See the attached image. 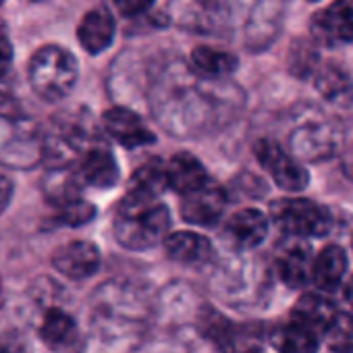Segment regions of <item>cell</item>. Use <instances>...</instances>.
<instances>
[{
	"mask_svg": "<svg viewBox=\"0 0 353 353\" xmlns=\"http://www.w3.org/2000/svg\"><path fill=\"white\" fill-rule=\"evenodd\" d=\"M316 90L334 106H349L353 102V81L339 65L326 63L316 69Z\"/></svg>",
	"mask_w": 353,
	"mask_h": 353,
	"instance_id": "obj_18",
	"label": "cell"
},
{
	"mask_svg": "<svg viewBox=\"0 0 353 353\" xmlns=\"http://www.w3.org/2000/svg\"><path fill=\"white\" fill-rule=\"evenodd\" d=\"M227 206V194L221 185L206 181L196 192L183 196L181 202V216L183 221L200 227H212L219 223Z\"/></svg>",
	"mask_w": 353,
	"mask_h": 353,
	"instance_id": "obj_7",
	"label": "cell"
},
{
	"mask_svg": "<svg viewBox=\"0 0 353 353\" xmlns=\"http://www.w3.org/2000/svg\"><path fill=\"white\" fill-rule=\"evenodd\" d=\"M81 185L110 190L117 185L121 170L114 156L106 148H90L81 156L79 164L75 166Z\"/></svg>",
	"mask_w": 353,
	"mask_h": 353,
	"instance_id": "obj_10",
	"label": "cell"
},
{
	"mask_svg": "<svg viewBox=\"0 0 353 353\" xmlns=\"http://www.w3.org/2000/svg\"><path fill=\"white\" fill-rule=\"evenodd\" d=\"M316 65H318V52H316L314 44L305 42V40H297L291 48V54H289L291 73L305 77V75L316 71Z\"/></svg>",
	"mask_w": 353,
	"mask_h": 353,
	"instance_id": "obj_25",
	"label": "cell"
},
{
	"mask_svg": "<svg viewBox=\"0 0 353 353\" xmlns=\"http://www.w3.org/2000/svg\"><path fill=\"white\" fill-rule=\"evenodd\" d=\"M40 336L50 349L59 353H73L79 343V328L73 316L61 307H52L40 324Z\"/></svg>",
	"mask_w": 353,
	"mask_h": 353,
	"instance_id": "obj_13",
	"label": "cell"
},
{
	"mask_svg": "<svg viewBox=\"0 0 353 353\" xmlns=\"http://www.w3.org/2000/svg\"><path fill=\"white\" fill-rule=\"evenodd\" d=\"M192 69L208 79H216V77H227L231 73H235V69L239 67V61L235 54L219 50V48H210V46H198L194 48L192 57H190Z\"/></svg>",
	"mask_w": 353,
	"mask_h": 353,
	"instance_id": "obj_20",
	"label": "cell"
},
{
	"mask_svg": "<svg viewBox=\"0 0 353 353\" xmlns=\"http://www.w3.org/2000/svg\"><path fill=\"white\" fill-rule=\"evenodd\" d=\"M81 181L73 166H54L44 176V192L48 200L57 206L81 198Z\"/></svg>",
	"mask_w": 353,
	"mask_h": 353,
	"instance_id": "obj_21",
	"label": "cell"
},
{
	"mask_svg": "<svg viewBox=\"0 0 353 353\" xmlns=\"http://www.w3.org/2000/svg\"><path fill=\"white\" fill-rule=\"evenodd\" d=\"M0 353H26V343L17 334L0 336Z\"/></svg>",
	"mask_w": 353,
	"mask_h": 353,
	"instance_id": "obj_29",
	"label": "cell"
},
{
	"mask_svg": "<svg viewBox=\"0 0 353 353\" xmlns=\"http://www.w3.org/2000/svg\"><path fill=\"white\" fill-rule=\"evenodd\" d=\"M114 32L117 23L112 13L104 7H96L81 19L77 28V40L81 48L88 50L90 54H100L112 44Z\"/></svg>",
	"mask_w": 353,
	"mask_h": 353,
	"instance_id": "obj_11",
	"label": "cell"
},
{
	"mask_svg": "<svg viewBox=\"0 0 353 353\" xmlns=\"http://www.w3.org/2000/svg\"><path fill=\"white\" fill-rule=\"evenodd\" d=\"M164 166H166L168 188L174 190V192H179L181 196H188V194L196 192L198 188H202L208 181L204 164L196 156H192L188 152L174 154Z\"/></svg>",
	"mask_w": 353,
	"mask_h": 353,
	"instance_id": "obj_14",
	"label": "cell"
},
{
	"mask_svg": "<svg viewBox=\"0 0 353 353\" xmlns=\"http://www.w3.org/2000/svg\"><path fill=\"white\" fill-rule=\"evenodd\" d=\"M312 3H316V0H312Z\"/></svg>",
	"mask_w": 353,
	"mask_h": 353,
	"instance_id": "obj_32",
	"label": "cell"
},
{
	"mask_svg": "<svg viewBox=\"0 0 353 353\" xmlns=\"http://www.w3.org/2000/svg\"><path fill=\"white\" fill-rule=\"evenodd\" d=\"M102 125L106 133L123 148H141L154 141V133L145 127V123L133 110L123 106L106 110L102 117Z\"/></svg>",
	"mask_w": 353,
	"mask_h": 353,
	"instance_id": "obj_8",
	"label": "cell"
},
{
	"mask_svg": "<svg viewBox=\"0 0 353 353\" xmlns=\"http://www.w3.org/2000/svg\"><path fill=\"white\" fill-rule=\"evenodd\" d=\"M225 233L235 248L250 250V248L260 245L266 239L268 219L264 212H260L256 208H243L229 219Z\"/></svg>",
	"mask_w": 353,
	"mask_h": 353,
	"instance_id": "obj_12",
	"label": "cell"
},
{
	"mask_svg": "<svg viewBox=\"0 0 353 353\" xmlns=\"http://www.w3.org/2000/svg\"><path fill=\"white\" fill-rule=\"evenodd\" d=\"M347 270V256L339 245H328L312 262V281L322 291H332L341 285Z\"/></svg>",
	"mask_w": 353,
	"mask_h": 353,
	"instance_id": "obj_19",
	"label": "cell"
},
{
	"mask_svg": "<svg viewBox=\"0 0 353 353\" xmlns=\"http://www.w3.org/2000/svg\"><path fill=\"white\" fill-rule=\"evenodd\" d=\"M314 40L324 46L353 44V0H334L318 11L310 23Z\"/></svg>",
	"mask_w": 353,
	"mask_h": 353,
	"instance_id": "obj_6",
	"label": "cell"
},
{
	"mask_svg": "<svg viewBox=\"0 0 353 353\" xmlns=\"http://www.w3.org/2000/svg\"><path fill=\"white\" fill-rule=\"evenodd\" d=\"M11 196H13V181H11V176L5 170H0V212H3L9 206Z\"/></svg>",
	"mask_w": 353,
	"mask_h": 353,
	"instance_id": "obj_30",
	"label": "cell"
},
{
	"mask_svg": "<svg viewBox=\"0 0 353 353\" xmlns=\"http://www.w3.org/2000/svg\"><path fill=\"white\" fill-rule=\"evenodd\" d=\"M13 63V44L7 32V26L0 21V77H3Z\"/></svg>",
	"mask_w": 353,
	"mask_h": 353,
	"instance_id": "obj_27",
	"label": "cell"
},
{
	"mask_svg": "<svg viewBox=\"0 0 353 353\" xmlns=\"http://www.w3.org/2000/svg\"><path fill=\"white\" fill-rule=\"evenodd\" d=\"M168 190L166 181V166L160 160H150L141 164L129 179L127 198L139 202H158V198Z\"/></svg>",
	"mask_w": 353,
	"mask_h": 353,
	"instance_id": "obj_16",
	"label": "cell"
},
{
	"mask_svg": "<svg viewBox=\"0 0 353 353\" xmlns=\"http://www.w3.org/2000/svg\"><path fill=\"white\" fill-rule=\"evenodd\" d=\"M170 229V214L160 202H139L133 198L123 200L117 221L114 237L127 250H148L166 239Z\"/></svg>",
	"mask_w": 353,
	"mask_h": 353,
	"instance_id": "obj_1",
	"label": "cell"
},
{
	"mask_svg": "<svg viewBox=\"0 0 353 353\" xmlns=\"http://www.w3.org/2000/svg\"><path fill=\"white\" fill-rule=\"evenodd\" d=\"M30 83L32 90L46 102H59L77 83L79 67L71 52L61 46H42L30 61Z\"/></svg>",
	"mask_w": 353,
	"mask_h": 353,
	"instance_id": "obj_2",
	"label": "cell"
},
{
	"mask_svg": "<svg viewBox=\"0 0 353 353\" xmlns=\"http://www.w3.org/2000/svg\"><path fill=\"white\" fill-rule=\"evenodd\" d=\"M328 347L334 353H353V318L349 314H336L334 322L326 330Z\"/></svg>",
	"mask_w": 353,
	"mask_h": 353,
	"instance_id": "obj_24",
	"label": "cell"
},
{
	"mask_svg": "<svg viewBox=\"0 0 353 353\" xmlns=\"http://www.w3.org/2000/svg\"><path fill=\"white\" fill-rule=\"evenodd\" d=\"M343 295H345V299L353 305V274H351V279L345 283V289H343Z\"/></svg>",
	"mask_w": 353,
	"mask_h": 353,
	"instance_id": "obj_31",
	"label": "cell"
},
{
	"mask_svg": "<svg viewBox=\"0 0 353 353\" xmlns=\"http://www.w3.org/2000/svg\"><path fill=\"white\" fill-rule=\"evenodd\" d=\"M110 3L114 5V9L125 15V17H135V15H141L145 13L152 5L154 0H110Z\"/></svg>",
	"mask_w": 353,
	"mask_h": 353,
	"instance_id": "obj_28",
	"label": "cell"
},
{
	"mask_svg": "<svg viewBox=\"0 0 353 353\" xmlns=\"http://www.w3.org/2000/svg\"><path fill=\"white\" fill-rule=\"evenodd\" d=\"M0 3H3V0H0Z\"/></svg>",
	"mask_w": 353,
	"mask_h": 353,
	"instance_id": "obj_33",
	"label": "cell"
},
{
	"mask_svg": "<svg viewBox=\"0 0 353 353\" xmlns=\"http://www.w3.org/2000/svg\"><path fill=\"white\" fill-rule=\"evenodd\" d=\"M336 314H339V310L330 299H326L322 295L307 293V295H301L299 301L295 303V307L291 312V322L305 326L320 336L322 332L326 334V330L334 322Z\"/></svg>",
	"mask_w": 353,
	"mask_h": 353,
	"instance_id": "obj_15",
	"label": "cell"
},
{
	"mask_svg": "<svg viewBox=\"0 0 353 353\" xmlns=\"http://www.w3.org/2000/svg\"><path fill=\"white\" fill-rule=\"evenodd\" d=\"M166 256L183 264H204L212 258V243L204 235L192 231H179L166 235L164 239Z\"/></svg>",
	"mask_w": 353,
	"mask_h": 353,
	"instance_id": "obj_17",
	"label": "cell"
},
{
	"mask_svg": "<svg viewBox=\"0 0 353 353\" xmlns=\"http://www.w3.org/2000/svg\"><path fill=\"white\" fill-rule=\"evenodd\" d=\"M254 152L258 162L272 174V179L279 188L287 192H301L310 183L307 170L301 164H297L293 158H289L276 141L260 139L254 145Z\"/></svg>",
	"mask_w": 353,
	"mask_h": 353,
	"instance_id": "obj_5",
	"label": "cell"
},
{
	"mask_svg": "<svg viewBox=\"0 0 353 353\" xmlns=\"http://www.w3.org/2000/svg\"><path fill=\"white\" fill-rule=\"evenodd\" d=\"M270 219L283 233L293 237H324L332 225L324 208L303 198L276 200L270 206Z\"/></svg>",
	"mask_w": 353,
	"mask_h": 353,
	"instance_id": "obj_3",
	"label": "cell"
},
{
	"mask_svg": "<svg viewBox=\"0 0 353 353\" xmlns=\"http://www.w3.org/2000/svg\"><path fill=\"white\" fill-rule=\"evenodd\" d=\"M52 266L67 279H88L100 268V252L90 241H71L54 252Z\"/></svg>",
	"mask_w": 353,
	"mask_h": 353,
	"instance_id": "obj_9",
	"label": "cell"
},
{
	"mask_svg": "<svg viewBox=\"0 0 353 353\" xmlns=\"http://www.w3.org/2000/svg\"><path fill=\"white\" fill-rule=\"evenodd\" d=\"M96 214V208L85 202V200H73L67 202L63 206H59V214H57V223L67 225V227H81L85 223H90Z\"/></svg>",
	"mask_w": 353,
	"mask_h": 353,
	"instance_id": "obj_26",
	"label": "cell"
},
{
	"mask_svg": "<svg viewBox=\"0 0 353 353\" xmlns=\"http://www.w3.org/2000/svg\"><path fill=\"white\" fill-rule=\"evenodd\" d=\"M270 341L279 353H316L320 347V336L295 322L279 326L270 334Z\"/></svg>",
	"mask_w": 353,
	"mask_h": 353,
	"instance_id": "obj_22",
	"label": "cell"
},
{
	"mask_svg": "<svg viewBox=\"0 0 353 353\" xmlns=\"http://www.w3.org/2000/svg\"><path fill=\"white\" fill-rule=\"evenodd\" d=\"M312 262L310 250L295 245L279 258V274L289 287H303L312 279Z\"/></svg>",
	"mask_w": 353,
	"mask_h": 353,
	"instance_id": "obj_23",
	"label": "cell"
},
{
	"mask_svg": "<svg viewBox=\"0 0 353 353\" xmlns=\"http://www.w3.org/2000/svg\"><path fill=\"white\" fill-rule=\"evenodd\" d=\"M32 3H34V0H32Z\"/></svg>",
	"mask_w": 353,
	"mask_h": 353,
	"instance_id": "obj_34",
	"label": "cell"
},
{
	"mask_svg": "<svg viewBox=\"0 0 353 353\" xmlns=\"http://www.w3.org/2000/svg\"><path fill=\"white\" fill-rule=\"evenodd\" d=\"M202 330L223 353H260L262 328L258 324H233L216 312H208Z\"/></svg>",
	"mask_w": 353,
	"mask_h": 353,
	"instance_id": "obj_4",
	"label": "cell"
}]
</instances>
